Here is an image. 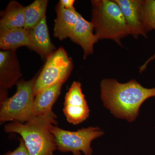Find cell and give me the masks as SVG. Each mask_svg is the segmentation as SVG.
I'll list each match as a JSON object with an SVG mask.
<instances>
[{
	"instance_id": "1",
	"label": "cell",
	"mask_w": 155,
	"mask_h": 155,
	"mask_svg": "<svg viewBox=\"0 0 155 155\" xmlns=\"http://www.w3.org/2000/svg\"><path fill=\"white\" fill-rule=\"evenodd\" d=\"M101 89L104 106L116 117L129 122L135 120L146 100L155 97V87L146 88L134 79L121 83L106 78L101 82Z\"/></svg>"
},
{
	"instance_id": "2",
	"label": "cell",
	"mask_w": 155,
	"mask_h": 155,
	"mask_svg": "<svg viewBox=\"0 0 155 155\" xmlns=\"http://www.w3.org/2000/svg\"><path fill=\"white\" fill-rule=\"evenodd\" d=\"M57 119L56 114L51 111L34 116L25 123L13 121L5 126V131L20 134L30 155H53L57 148L50 128L57 125Z\"/></svg>"
},
{
	"instance_id": "3",
	"label": "cell",
	"mask_w": 155,
	"mask_h": 155,
	"mask_svg": "<svg viewBox=\"0 0 155 155\" xmlns=\"http://www.w3.org/2000/svg\"><path fill=\"white\" fill-rule=\"evenodd\" d=\"M91 22L99 40H121L131 35L121 9L114 0H93Z\"/></svg>"
},
{
	"instance_id": "4",
	"label": "cell",
	"mask_w": 155,
	"mask_h": 155,
	"mask_svg": "<svg viewBox=\"0 0 155 155\" xmlns=\"http://www.w3.org/2000/svg\"><path fill=\"white\" fill-rule=\"evenodd\" d=\"M37 78L29 81H18L16 94L1 102L0 121H17L22 123L29 121L35 116L34 104V88Z\"/></svg>"
},
{
	"instance_id": "5",
	"label": "cell",
	"mask_w": 155,
	"mask_h": 155,
	"mask_svg": "<svg viewBox=\"0 0 155 155\" xmlns=\"http://www.w3.org/2000/svg\"><path fill=\"white\" fill-rule=\"evenodd\" d=\"M54 137L57 149L62 152H71L74 155H91L92 141L104 134V132L98 127H90L76 131L64 130L53 125L50 128Z\"/></svg>"
},
{
	"instance_id": "6",
	"label": "cell",
	"mask_w": 155,
	"mask_h": 155,
	"mask_svg": "<svg viewBox=\"0 0 155 155\" xmlns=\"http://www.w3.org/2000/svg\"><path fill=\"white\" fill-rule=\"evenodd\" d=\"M73 68L72 60L64 48L56 50L46 59L42 70L37 76L34 88L35 96L54 84L65 83Z\"/></svg>"
},
{
	"instance_id": "7",
	"label": "cell",
	"mask_w": 155,
	"mask_h": 155,
	"mask_svg": "<svg viewBox=\"0 0 155 155\" xmlns=\"http://www.w3.org/2000/svg\"><path fill=\"white\" fill-rule=\"evenodd\" d=\"M63 110L67 121L73 125L80 124L88 118L89 109L80 82L72 83L65 96Z\"/></svg>"
},
{
	"instance_id": "8",
	"label": "cell",
	"mask_w": 155,
	"mask_h": 155,
	"mask_svg": "<svg viewBox=\"0 0 155 155\" xmlns=\"http://www.w3.org/2000/svg\"><path fill=\"white\" fill-rule=\"evenodd\" d=\"M20 64L16 51H0V86L1 102L7 98V90L16 84L22 77Z\"/></svg>"
},
{
	"instance_id": "9",
	"label": "cell",
	"mask_w": 155,
	"mask_h": 155,
	"mask_svg": "<svg viewBox=\"0 0 155 155\" xmlns=\"http://www.w3.org/2000/svg\"><path fill=\"white\" fill-rule=\"evenodd\" d=\"M29 31L28 47L38 54L42 59H47L55 50L49 34L46 22V16Z\"/></svg>"
},
{
	"instance_id": "10",
	"label": "cell",
	"mask_w": 155,
	"mask_h": 155,
	"mask_svg": "<svg viewBox=\"0 0 155 155\" xmlns=\"http://www.w3.org/2000/svg\"><path fill=\"white\" fill-rule=\"evenodd\" d=\"M94 30L92 23L84 19L79 13L78 22L69 38L83 49L84 59L93 54L94 45L99 40L96 35L94 34Z\"/></svg>"
},
{
	"instance_id": "11",
	"label": "cell",
	"mask_w": 155,
	"mask_h": 155,
	"mask_svg": "<svg viewBox=\"0 0 155 155\" xmlns=\"http://www.w3.org/2000/svg\"><path fill=\"white\" fill-rule=\"evenodd\" d=\"M121 9L131 32L136 39L140 35L147 38L143 31L141 17V0H114Z\"/></svg>"
},
{
	"instance_id": "12",
	"label": "cell",
	"mask_w": 155,
	"mask_h": 155,
	"mask_svg": "<svg viewBox=\"0 0 155 155\" xmlns=\"http://www.w3.org/2000/svg\"><path fill=\"white\" fill-rule=\"evenodd\" d=\"M54 36L60 40L69 38L78 20L79 13L64 8L58 3L56 7Z\"/></svg>"
},
{
	"instance_id": "13",
	"label": "cell",
	"mask_w": 155,
	"mask_h": 155,
	"mask_svg": "<svg viewBox=\"0 0 155 155\" xmlns=\"http://www.w3.org/2000/svg\"><path fill=\"white\" fill-rule=\"evenodd\" d=\"M25 7L17 1H11L6 8L1 12L0 29L24 28Z\"/></svg>"
},
{
	"instance_id": "14",
	"label": "cell",
	"mask_w": 155,
	"mask_h": 155,
	"mask_svg": "<svg viewBox=\"0 0 155 155\" xmlns=\"http://www.w3.org/2000/svg\"><path fill=\"white\" fill-rule=\"evenodd\" d=\"M29 31L25 28L0 29V48L2 51H16L18 48L28 47Z\"/></svg>"
},
{
	"instance_id": "15",
	"label": "cell",
	"mask_w": 155,
	"mask_h": 155,
	"mask_svg": "<svg viewBox=\"0 0 155 155\" xmlns=\"http://www.w3.org/2000/svg\"><path fill=\"white\" fill-rule=\"evenodd\" d=\"M64 83H58L35 95L34 104V116L43 115L52 111V108L61 93Z\"/></svg>"
},
{
	"instance_id": "16",
	"label": "cell",
	"mask_w": 155,
	"mask_h": 155,
	"mask_svg": "<svg viewBox=\"0 0 155 155\" xmlns=\"http://www.w3.org/2000/svg\"><path fill=\"white\" fill-rule=\"evenodd\" d=\"M141 17L143 31L147 37L149 31L155 30V0H141ZM155 59V54L140 67V72L144 71L149 63Z\"/></svg>"
},
{
	"instance_id": "17",
	"label": "cell",
	"mask_w": 155,
	"mask_h": 155,
	"mask_svg": "<svg viewBox=\"0 0 155 155\" xmlns=\"http://www.w3.org/2000/svg\"><path fill=\"white\" fill-rule=\"evenodd\" d=\"M48 2V0H35L25 7V29L30 30L45 17Z\"/></svg>"
},
{
	"instance_id": "18",
	"label": "cell",
	"mask_w": 155,
	"mask_h": 155,
	"mask_svg": "<svg viewBox=\"0 0 155 155\" xmlns=\"http://www.w3.org/2000/svg\"><path fill=\"white\" fill-rule=\"evenodd\" d=\"M4 155H30L24 140L20 139L19 147L13 152H10Z\"/></svg>"
},
{
	"instance_id": "19",
	"label": "cell",
	"mask_w": 155,
	"mask_h": 155,
	"mask_svg": "<svg viewBox=\"0 0 155 155\" xmlns=\"http://www.w3.org/2000/svg\"><path fill=\"white\" fill-rule=\"evenodd\" d=\"M75 2L74 0H61L59 4L64 8L70 11H75L74 7Z\"/></svg>"
}]
</instances>
